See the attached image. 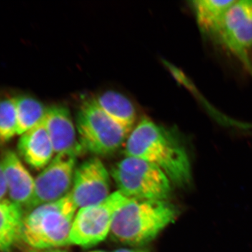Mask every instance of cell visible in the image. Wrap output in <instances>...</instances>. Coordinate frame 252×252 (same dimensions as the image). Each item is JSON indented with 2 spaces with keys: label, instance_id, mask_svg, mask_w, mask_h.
Instances as JSON below:
<instances>
[{
  "label": "cell",
  "instance_id": "cell-11",
  "mask_svg": "<svg viewBox=\"0 0 252 252\" xmlns=\"http://www.w3.org/2000/svg\"><path fill=\"white\" fill-rule=\"evenodd\" d=\"M0 162L10 200L21 207H29L34 195L35 180L13 151L5 152Z\"/></svg>",
  "mask_w": 252,
  "mask_h": 252
},
{
  "label": "cell",
  "instance_id": "cell-3",
  "mask_svg": "<svg viewBox=\"0 0 252 252\" xmlns=\"http://www.w3.org/2000/svg\"><path fill=\"white\" fill-rule=\"evenodd\" d=\"M77 209L70 192L57 201L31 209L23 217L21 240L37 250L70 245L71 230Z\"/></svg>",
  "mask_w": 252,
  "mask_h": 252
},
{
  "label": "cell",
  "instance_id": "cell-15",
  "mask_svg": "<svg viewBox=\"0 0 252 252\" xmlns=\"http://www.w3.org/2000/svg\"><path fill=\"white\" fill-rule=\"evenodd\" d=\"M23 207L10 200H0V252H9L21 240Z\"/></svg>",
  "mask_w": 252,
  "mask_h": 252
},
{
  "label": "cell",
  "instance_id": "cell-12",
  "mask_svg": "<svg viewBox=\"0 0 252 252\" xmlns=\"http://www.w3.org/2000/svg\"><path fill=\"white\" fill-rule=\"evenodd\" d=\"M18 149L25 161L36 169L44 168L52 160L54 147L44 119L21 136Z\"/></svg>",
  "mask_w": 252,
  "mask_h": 252
},
{
  "label": "cell",
  "instance_id": "cell-14",
  "mask_svg": "<svg viewBox=\"0 0 252 252\" xmlns=\"http://www.w3.org/2000/svg\"><path fill=\"white\" fill-rule=\"evenodd\" d=\"M235 0H195L190 2L200 31L217 37L227 11Z\"/></svg>",
  "mask_w": 252,
  "mask_h": 252
},
{
  "label": "cell",
  "instance_id": "cell-21",
  "mask_svg": "<svg viewBox=\"0 0 252 252\" xmlns=\"http://www.w3.org/2000/svg\"><path fill=\"white\" fill-rule=\"evenodd\" d=\"M102 252V251H93V252Z\"/></svg>",
  "mask_w": 252,
  "mask_h": 252
},
{
  "label": "cell",
  "instance_id": "cell-13",
  "mask_svg": "<svg viewBox=\"0 0 252 252\" xmlns=\"http://www.w3.org/2000/svg\"><path fill=\"white\" fill-rule=\"evenodd\" d=\"M99 108L116 124L130 134L135 127L137 112L133 104L124 94L109 91L94 98Z\"/></svg>",
  "mask_w": 252,
  "mask_h": 252
},
{
  "label": "cell",
  "instance_id": "cell-1",
  "mask_svg": "<svg viewBox=\"0 0 252 252\" xmlns=\"http://www.w3.org/2000/svg\"><path fill=\"white\" fill-rule=\"evenodd\" d=\"M124 153L155 165L179 187L190 185V160L183 144L171 131L149 118L141 119L130 132Z\"/></svg>",
  "mask_w": 252,
  "mask_h": 252
},
{
  "label": "cell",
  "instance_id": "cell-16",
  "mask_svg": "<svg viewBox=\"0 0 252 252\" xmlns=\"http://www.w3.org/2000/svg\"><path fill=\"white\" fill-rule=\"evenodd\" d=\"M15 99L18 135H22L44 119L47 108L37 99L28 96H18Z\"/></svg>",
  "mask_w": 252,
  "mask_h": 252
},
{
  "label": "cell",
  "instance_id": "cell-2",
  "mask_svg": "<svg viewBox=\"0 0 252 252\" xmlns=\"http://www.w3.org/2000/svg\"><path fill=\"white\" fill-rule=\"evenodd\" d=\"M177 215L175 205L167 200L130 199L116 215L110 234L124 245H145L174 222Z\"/></svg>",
  "mask_w": 252,
  "mask_h": 252
},
{
  "label": "cell",
  "instance_id": "cell-4",
  "mask_svg": "<svg viewBox=\"0 0 252 252\" xmlns=\"http://www.w3.org/2000/svg\"><path fill=\"white\" fill-rule=\"evenodd\" d=\"M111 175L118 190L130 199L167 200L171 193L172 182L163 171L137 158L126 157Z\"/></svg>",
  "mask_w": 252,
  "mask_h": 252
},
{
  "label": "cell",
  "instance_id": "cell-10",
  "mask_svg": "<svg viewBox=\"0 0 252 252\" xmlns=\"http://www.w3.org/2000/svg\"><path fill=\"white\" fill-rule=\"evenodd\" d=\"M44 122L55 154L65 152L81 154L84 152L77 138V127L67 107L62 105L47 107Z\"/></svg>",
  "mask_w": 252,
  "mask_h": 252
},
{
  "label": "cell",
  "instance_id": "cell-9",
  "mask_svg": "<svg viewBox=\"0 0 252 252\" xmlns=\"http://www.w3.org/2000/svg\"><path fill=\"white\" fill-rule=\"evenodd\" d=\"M217 39L237 55L252 48V0H240L232 4L220 24Z\"/></svg>",
  "mask_w": 252,
  "mask_h": 252
},
{
  "label": "cell",
  "instance_id": "cell-5",
  "mask_svg": "<svg viewBox=\"0 0 252 252\" xmlns=\"http://www.w3.org/2000/svg\"><path fill=\"white\" fill-rule=\"evenodd\" d=\"M78 139L83 150L95 155H109L121 148L127 133L102 110L94 98L81 103L76 119Z\"/></svg>",
  "mask_w": 252,
  "mask_h": 252
},
{
  "label": "cell",
  "instance_id": "cell-8",
  "mask_svg": "<svg viewBox=\"0 0 252 252\" xmlns=\"http://www.w3.org/2000/svg\"><path fill=\"white\" fill-rule=\"evenodd\" d=\"M110 185L105 165L98 158H92L76 168L70 193L78 208H84L108 198Z\"/></svg>",
  "mask_w": 252,
  "mask_h": 252
},
{
  "label": "cell",
  "instance_id": "cell-6",
  "mask_svg": "<svg viewBox=\"0 0 252 252\" xmlns=\"http://www.w3.org/2000/svg\"><path fill=\"white\" fill-rule=\"evenodd\" d=\"M129 200L117 190L101 203L79 209L71 230V245L89 248L105 240L118 212Z\"/></svg>",
  "mask_w": 252,
  "mask_h": 252
},
{
  "label": "cell",
  "instance_id": "cell-7",
  "mask_svg": "<svg viewBox=\"0 0 252 252\" xmlns=\"http://www.w3.org/2000/svg\"><path fill=\"white\" fill-rule=\"evenodd\" d=\"M79 153L65 152L56 157L35 179L34 195L28 208L57 201L72 189Z\"/></svg>",
  "mask_w": 252,
  "mask_h": 252
},
{
  "label": "cell",
  "instance_id": "cell-20",
  "mask_svg": "<svg viewBox=\"0 0 252 252\" xmlns=\"http://www.w3.org/2000/svg\"><path fill=\"white\" fill-rule=\"evenodd\" d=\"M30 252H67L65 251V250H63L62 249L58 248V249H49V250H32V251Z\"/></svg>",
  "mask_w": 252,
  "mask_h": 252
},
{
  "label": "cell",
  "instance_id": "cell-18",
  "mask_svg": "<svg viewBox=\"0 0 252 252\" xmlns=\"http://www.w3.org/2000/svg\"><path fill=\"white\" fill-rule=\"evenodd\" d=\"M6 193H7V190H6L4 171H3L2 166L0 162V200L4 199V195Z\"/></svg>",
  "mask_w": 252,
  "mask_h": 252
},
{
  "label": "cell",
  "instance_id": "cell-19",
  "mask_svg": "<svg viewBox=\"0 0 252 252\" xmlns=\"http://www.w3.org/2000/svg\"><path fill=\"white\" fill-rule=\"evenodd\" d=\"M114 252H149L143 249H119Z\"/></svg>",
  "mask_w": 252,
  "mask_h": 252
},
{
  "label": "cell",
  "instance_id": "cell-17",
  "mask_svg": "<svg viewBox=\"0 0 252 252\" xmlns=\"http://www.w3.org/2000/svg\"><path fill=\"white\" fill-rule=\"evenodd\" d=\"M18 135L16 99L0 100V144L6 143Z\"/></svg>",
  "mask_w": 252,
  "mask_h": 252
}]
</instances>
